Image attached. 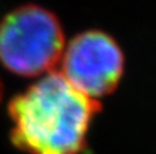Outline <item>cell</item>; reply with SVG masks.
Instances as JSON below:
<instances>
[{"label":"cell","instance_id":"6da1fadb","mask_svg":"<svg viewBox=\"0 0 156 154\" xmlns=\"http://www.w3.org/2000/svg\"><path fill=\"white\" fill-rule=\"evenodd\" d=\"M101 104L49 71L8 102L11 142L26 154H81Z\"/></svg>","mask_w":156,"mask_h":154},{"label":"cell","instance_id":"277c9868","mask_svg":"<svg viewBox=\"0 0 156 154\" xmlns=\"http://www.w3.org/2000/svg\"><path fill=\"white\" fill-rule=\"evenodd\" d=\"M2 97H3V82L0 79V101H2Z\"/></svg>","mask_w":156,"mask_h":154},{"label":"cell","instance_id":"3957f363","mask_svg":"<svg viewBox=\"0 0 156 154\" xmlns=\"http://www.w3.org/2000/svg\"><path fill=\"white\" fill-rule=\"evenodd\" d=\"M123 52L115 40L99 29L76 34L63 49L60 72L76 89L92 98L116 87L123 74Z\"/></svg>","mask_w":156,"mask_h":154},{"label":"cell","instance_id":"7a4b0ae2","mask_svg":"<svg viewBox=\"0 0 156 154\" xmlns=\"http://www.w3.org/2000/svg\"><path fill=\"white\" fill-rule=\"evenodd\" d=\"M63 49L62 25L43 5H18L0 21V63L11 72L25 76L49 72Z\"/></svg>","mask_w":156,"mask_h":154}]
</instances>
